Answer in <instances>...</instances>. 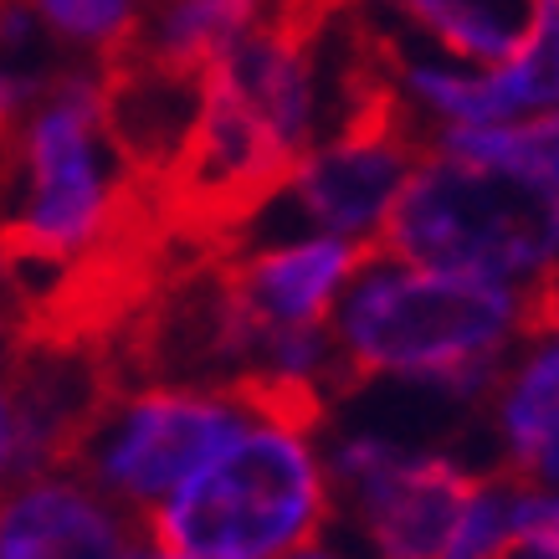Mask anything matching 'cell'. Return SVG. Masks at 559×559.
Wrapping results in <instances>:
<instances>
[{"mask_svg": "<svg viewBox=\"0 0 559 559\" xmlns=\"http://www.w3.org/2000/svg\"><path fill=\"white\" fill-rule=\"evenodd\" d=\"M340 349V395H355L374 374L437 380L477 359H509L534 340V288L411 267L370 247L329 313Z\"/></svg>", "mask_w": 559, "mask_h": 559, "instance_id": "6da1fadb", "label": "cell"}, {"mask_svg": "<svg viewBox=\"0 0 559 559\" xmlns=\"http://www.w3.org/2000/svg\"><path fill=\"white\" fill-rule=\"evenodd\" d=\"M374 247L411 267L544 288L559 277V190L421 150Z\"/></svg>", "mask_w": 559, "mask_h": 559, "instance_id": "7a4b0ae2", "label": "cell"}, {"mask_svg": "<svg viewBox=\"0 0 559 559\" xmlns=\"http://www.w3.org/2000/svg\"><path fill=\"white\" fill-rule=\"evenodd\" d=\"M334 519L329 477L304 437L257 426L201 462L150 513L159 555L180 559H283Z\"/></svg>", "mask_w": 559, "mask_h": 559, "instance_id": "3957f363", "label": "cell"}, {"mask_svg": "<svg viewBox=\"0 0 559 559\" xmlns=\"http://www.w3.org/2000/svg\"><path fill=\"white\" fill-rule=\"evenodd\" d=\"M247 431V411L221 390H114L72 437L57 473L150 519L201 462Z\"/></svg>", "mask_w": 559, "mask_h": 559, "instance_id": "277c9868", "label": "cell"}, {"mask_svg": "<svg viewBox=\"0 0 559 559\" xmlns=\"http://www.w3.org/2000/svg\"><path fill=\"white\" fill-rule=\"evenodd\" d=\"M421 150L426 139L416 129V119L395 103V93H385L359 119H349L334 134H323L293 165L288 186L277 195H288L308 231L374 247L390 205L411 180Z\"/></svg>", "mask_w": 559, "mask_h": 559, "instance_id": "5b68a950", "label": "cell"}, {"mask_svg": "<svg viewBox=\"0 0 559 559\" xmlns=\"http://www.w3.org/2000/svg\"><path fill=\"white\" fill-rule=\"evenodd\" d=\"M150 519L78 477H26L0 498V559H144Z\"/></svg>", "mask_w": 559, "mask_h": 559, "instance_id": "8992f818", "label": "cell"}, {"mask_svg": "<svg viewBox=\"0 0 559 559\" xmlns=\"http://www.w3.org/2000/svg\"><path fill=\"white\" fill-rule=\"evenodd\" d=\"M365 252H370L365 241L308 231L298 241L257 247L247 257H221V267L231 283V298L262 344V334L272 329H323Z\"/></svg>", "mask_w": 559, "mask_h": 559, "instance_id": "52a82bcc", "label": "cell"}, {"mask_svg": "<svg viewBox=\"0 0 559 559\" xmlns=\"http://www.w3.org/2000/svg\"><path fill=\"white\" fill-rule=\"evenodd\" d=\"M298 5L304 0H144L129 41L108 57H139L180 78H205V68L231 41H241L272 16H288Z\"/></svg>", "mask_w": 559, "mask_h": 559, "instance_id": "ba28073f", "label": "cell"}, {"mask_svg": "<svg viewBox=\"0 0 559 559\" xmlns=\"http://www.w3.org/2000/svg\"><path fill=\"white\" fill-rule=\"evenodd\" d=\"M416 41L473 68L503 62L534 21L539 0H374Z\"/></svg>", "mask_w": 559, "mask_h": 559, "instance_id": "9c48e42d", "label": "cell"}, {"mask_svg": "<svg viewBox=\"0 0 559 559\" xmlns=\"http://www.w3.org/2000/svg\"><path fill=\"white\" fill-rule=\"evenodd\" d=\"M426 150L467 159V165L528 175V180L559 190V108L528 123H452V129H431Z\"/></svg>", "mask_w": 559, "mask_h": 559, "instance_id": "30bf717a", "label": "cell"}, {"mask_svg": "<svg viewBox=\"0 0 559 559\" xmlns=\"http://www.w3.org/2000/svg\"><path fill=\"white\" fill-rule=\"evenodd\" d=\"M144 0H32L36 21L57 32L68 47H93L98 57L129 41Z\"/></svg>", "mask_w": 559, "mask_h": 559, "instance_id": "8fae6325", "label": "cell"}, {"mask_svg": "<svg viewBox=\"0 0 559 559\" xmlns=\"http://www.w3.org/2000/svg\"><path fill=\"white\" fill-rule=\"evenodd\" d=\"M492 559H559V549L555 544H544V539H534V534H519V539H509Z\"/></svg>", "mask_w": 559, "mask_h": 559, "instance_id": "7c38bea8", "label": "cell"}, {"mask_svg": "<svg viewBox=\"0 0 559 559\" xmlns=\"http://www.w3.org/2000/svg\"><path fill=\"white\" fill-rule=\"evenodd\" d=\"M11 473V401H5V385H0V477Z\"/></svg>", "mask_w": 559, "mask_h": 559, "instance_id": "4fadbf2b", "label": "cell"}, {"mask_svg": "<svg viewBox=\"0 0 559 559\" xmlns=\"http://www.w3.org/2000/svg\"><path fill=\"white\" fill-rule=\"evenodd\" d=\"M293 559H334V555H323V549H304V555H293Z\"/></svg>", "mask_w": 559, "mask_h": 559, "instance_id": "5bb4252c", "label": "cell"}]
</instances>
